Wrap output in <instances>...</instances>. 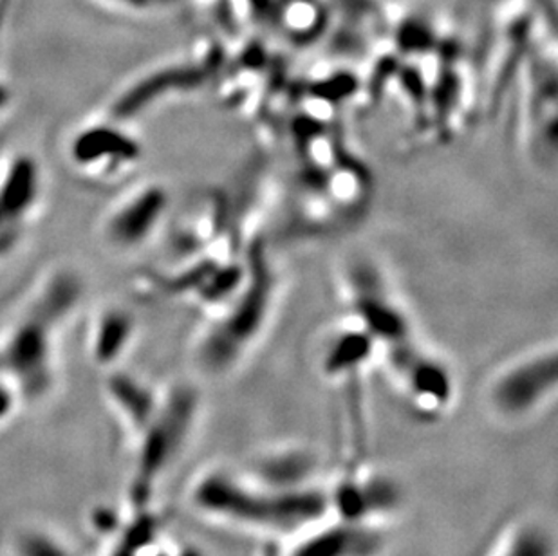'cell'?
I'll list each match as a JSON object with an SVG mask.
<instances>
[{"instance_id":"8","label":"cell","mask_w":558,"mask_h":556,"mask_svg":"<svg viewBox=\"0 0 558 556\" xmlns=\"http://www.w3.org/2000/svg\"><path fill=\"white\" fill-rule=\"evenodd\" d=\"M210 71L211 65L205 68L197 63H174L158 69L129 87L112 107V114L117 116L118 120H129L137 112L154 106V101L161 100L163 96L195 90L205 84Z\"/></svg>"},{"instance_id":"10","label":"cell","mask_w":558,"mask_h":556,"mask_svg":"<svg viewBox=\"0 0 558 556\" xmlns=\"http://www.w3.org/2000/svg\"><path fill=\"white\" fill-rule=\"evenodd\" d=\"M315 530L296 547L295 556H373L379 549L378 535L371 524L340 520V528Z\"/></svg>"},{"instance_id":"2","label":"cell","mask_w":558,"mask_h":556,"mask_svg":"<svg viewBox=\"0 0 558 556\" xmlns=\"http://www.w3.org/2000/svg\"><path fill=\"white\" fill-rule=\"evenodd\" d=\"M248 274L238 293L217 311L216 321L201 336L194 349L195 367L201 374L221 378L232 373L255 346L268 324L277 282L260 242L250 246Z\"/></svg>"},{"instance_id":"9","label":"cell","mask_w":558,"mask_h":556,"mask_svg":"<svg viewBox=\"0 0 558 556\" xmlns=\"http://www.w3.org/2000/svg\"><path fill=\"white\" fill-rule=\"evenodd\" d=\"M169 208V194L158 184L140 190L126 200L107 222V237L114 246L132 247L147 241Z\"/></svg>"},{"instance_id":"17","label":"cell","mask_w":558,"mask_h":556,"mask_svg":"<svg viewBox=\"0 0 558 556\" xmlns=\"http://www.w3.org/2000/svg\"><path fill=\"white\" fill-rule=\"evenodd\" d=\"M320 0H280L275 2L277 21L282 33L296 43L310 40L320 33L322 24L326 22Z\"/></svg>"},{"instance_id":"21","label":"cell","mask_w":558,"mask_h":556,"mask_svg":"<svg viewBox=\"0 0 558 556\" xmlns=\"http://www.w3.org/2000/svg\"><path fill=\"white\" fill-rule=\"evenodd\" d=\"M2 547H4V542H2V535H0V552H2Z\"/></svg>"},{"instance_id":"14","label":"cell","mask_w":558,"mask_h":556,"mask_svg":"<svg viewBox=\"0 0 558 556\" xmlns=\"http://www.w3.org/2000/svg\"><path fill=\"white\" fill-rule=\"evenodd\" d=\"M107 394L132 439H136L153 418L159 394L129 374H112L107 382Z\"/></svg>"},{"instance_id":"19","label":"cell","mask_w":558,"mask_h":556,"mask_svg":"<svg viewBox=\"0 0 558 556\" xmlns=\"http://www.w3.org/2000/svg\"><path fill=\"white\" fill-rule=\"evenodd\" d=\"M16 396L19 392L11 387L10 382L0 376V426L5 425L15 414Z\"/></svg>"},{"instance_id":"3","label":"cell","mask_w":558,"mask_h":556,"mask_svg":"<svg viewBox=\"0 0 558 556\" xmlns=\"http://www.w3.org/2000/svg\"><path fill=\"white\" fill-rule=\"evenodd\" d=\"M199 412V394L192 385H175L159 396L158 407L142 434L134 439L136 457L132 470L131 497L145 508L165 473L185 450Z\"/></svg>"},{"instance_id":"15","label":"cell","mask_w":558,"mask_h":556,"mask_svg":"<svg viewBox=\"0 0 558 556\" xmlns=\"http://www.w3.org/2000/svg\"><path fill=\"white\" fill-rule=\"evenodd\" d=\"M488 556H555L554 533L541 522H517L500 536Z\"/></svg>"},{"instance_id":"20","label":"cell","mask_w":558,"mask_h":556,"mask_svg":"<svg viewBox=\"0 0 558 556\" xmlns=\"http://www.w3.org/2000/svg\"><path fill=\"white\" fill-rule=\"evenodd\" d=\"M8 101H10V93H8V89L5 87H2L0 85V111L4 109L5 106H8Z\"/></svg>"},{"instance_id":"13","label":"cell","mask_w":558,"mask_h":556,"mask_svg":"<svg viewBox=\"0 0 558 556\" xmlns=\"http://www.w3.org/2000/svg\"><path fill=\"white\" fill-rule=\"evenodd\" d=\"M316 472V459L311 450L286 448L271 450L258 459L248 475L260 483L277 488H306L313 486L311 478Z\"/></svg>"},{"instance_id":"11","label":"cell","mask_w":558,"mask_h":556,"mask_svg":"<svg viewBox=\"0 0 558 556\" xmlns=\"http://www.w3.org/2000/svg\"><path fill=\"white\" fill-rule=\"evenodd\" d=\"M73 158L85 165H125L140 158V145L114 126H93L73 142Z\"/></svg>"},{"instance_id":"7","label":"cell","mask_w":558,"mask_h":556,"mask_svg":"<svg viewBox=\"0 0 558 556\" xmlns=\"http://www.w3.org/2000/svg\"><path fill=\"white\" fill-rule=\"evenodd\" d=\"M374 343H384L385 349H395L411 341V327L400 307L390 300L384 286L373 271H356L353 275V318Z\"/></svg>"},{"instance_id":"18","label":"cell","mask_w":558,"mask_h":556,"mask_svg":"<svg viewBox=\"0 0 558 556\" xmlns=\"http://www.w3.org/2000/svg\"><path fill=\"white\" fill-rule=\"evenodd\" d=\"M13 556H76L68 541L46 528H26L11 542Z\"/></svg>"},{"instance_id":"12","label":"cell","mask_w":558,"mask_h":556,"mask_svg":"<svg viewBox=\"0 0 558 556\" xmlns=\"http://www.w3.org/2000/svg\"><path fill=\"white\" fill-rule=\"evenodd\" d=\"M38 167L32 158L19 156L0 181V231L26 216L37 200Z\"/></svg>"},{"instance_id":"4","label":"cell","mask_w":558,"mask_h":556,"mask_svg":"<svg viewBox=\"0 0 558 556\" xmlns=\"http://www.w3.org/2000/svg\"><path fill=\"white\" fill-rule=\"evenodd\" d=\"M557 347L544 346L499 368L486 387V407L502 423L541 414L557 396Z\"/></svg>"},{"instance_id":"5","label":"cell","mask_w":558,"mask_h":556,"mask_svg":"<svg viewBox=\"0 0 558 556\" xmlns=\"http://www.w3.org/2000/svg\"><path fill=\"white\" fill-rule=\"evenodd\" d=\"M62 311L44 299L37 300L32 313L0 347V376L16 392L38 398L53 382V356L49 331L63 318Z\"/></svg>"},{"instance_id":"1","label":"cell","mask_w":558,"mask_h":556,"mask_svg":"<svg viewBox=\"0 0 558 556\" xmlns=\"http://www.w3.org/2000/svg\"><path fill=\"white\" fill-rule=\"evenodd\" d=\"M189 503L206 519L277 536L304 535L332 511L329 494L316 486L277 488L228 468L199 473Z\"/></svg>"},{"instance_id":"16","label":"cell","mask_w":558,"mask_h":556,"mask_svg":"<svg viewBox=\"0 0 558 556\" xmlns=\"http://www.w3.org/2000/svg\"><path fill=\"white\" fill-rule=\"evenodd\" d=\"M134 331V322L125 311H107L96 326L93 352L101 365H109L122 356Z\"/></svg>"},{"instance_id":"6","label":"cell","mask_w":558,"mask_h":556,"mask_svg":"<svg viewBox=\"0 0 558 556\" xmlns=\"http://www.w3.org/2000/svg\"><path fill=\"white\" fill-rule=\"evenodd\" d=\"M392 373L412 404L423 412H441L452 399V376L436 358L423 354L412 341L387 351Z\"/></svg>"}]
</instances>
